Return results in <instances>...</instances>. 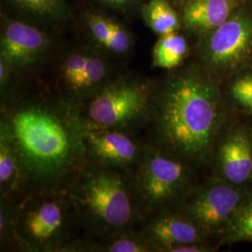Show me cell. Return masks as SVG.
<instances>
[{
    "label": "cell",
    "instance_id": "1",
    "mask_svg": "<svg viewBox=\"0 0 252 252\" xmlns=\"http://www.w3.org/2000/svg\"><path fill=\"white\" fill-rule=\"evenodd\" d=\"M0 101V128L17 154L25 194L68 189L87 162L80 109L51 87H29L27 81Z\"/></svg>",
    "mask_w": 252,
    "mask_h": 252
},
{
    "label": "cell",
    "instance_id": "2",
    "mask_svg": "<svg viewBox=\"0 0 252 252\" xmlns=\"http://www.w3.org/2000/svg\"><path fill=\"white\" fill-rule=\"evenodd\" d=\"M219 84L197 63L156 83L148 143L194 167L209 162L225 125L227 105Z\"/></svg>",
    "mask_w": 252,
    "mask_h": 252
},
{
    "label": "cell",
    "instance_id": "3",
    "mask_svg": "<svg viewBox=\"0 0 252 252\" xmlns=\"http://www.w3.org/2000/svg\"><path fill=\"white\" fill-rule=\"evenodd\" d=\"M68 192L86 239L129 233L142 222L130 172L87 161Z\"/></svg>",
    "mask_w": 252,
    "mask_h": 252
},
{
    "label": "cell",
    "instance_id": "4",
    "mask_svg": "<svg viewBox=\"0 0 252 252\" xmlns=\"http://www.w3.org/2000/svg\"><path fill=\"white\" fill-rule=\"evenodd\" d=\"M13 203L18 251L65 252L80 239L81 225L68 189L29 192Z\"/></svg>",
    "mask_w": 252,
    "mask_h": 252
},
{
    "label": "cell",
    "instance_id": "5",
    "mask_svg": "<svg viewBox=\"0 0 252 252\" xmlns=\"http://www.w3.org/2000/svg\"><path fill=\"white\" fill-rule=\"evenodd\" d=\"M156 83L144 77L118 74L80 109L85 125L122 130L130 134L150 123Z\"/></svg>",
    "mask_w": 252,
    "mask_h": 252
},
{
    "label": "cell",
    "instance_id": "6",
    "mask_svg": "<svg viewBox=\"0 0 252 252\" xmlns=\"http://www.w3.org/2000/svg\"><path fill=\"white\" fill-rule=\"evenodd\" d=\"M193 167L147 142L139 161L130 172L142 221L159 211L180 205L193 186Z\"/></svg>",
    "mask_w": 252,
    "mask_h": 252
},
{
    "label": "cell",
    "instance_id": "7",
    "mask_svg": "<svg viewBox=\"0 0 252 252\" xmlns=\"http://www.w3.org/2000/svg\"><path fill=\"white\" fill-rule=\"evenodd\" d=\"M198 65L217 81L252 64V18L239 12L202 36Z\"/></svg>",
    "mask_w": 252,
    "mask_h": 252
},
{
    "label": "cell",
    "instance_id": "8",
    "mask_svg": "<svg viewBox=\"0 0 252 252\" xmlns=\"http://www.w3.org/2000/svg\"><path fill=\"white\" fill-rule=\"evenodd\" d=\"M56 54L48 28L22 19L2 15L0 60L4 61L20 81H27Z\"/></svg>",
    "mask_w": 252,
    "mask_h": 252
},
{
    "label": "cell",
    "instance_id": "9",
    "mask_svg": "<svg viewBox=\"0 0 252 252\" xmlns=\"http://www.w3.org/2000/svg\"><path fill=\"white\" fill-rule=\"evenodd\" d=\"M247 192L216 177L193 185L178 206L207 235L223 234Z\"/></svg>",
    "mask_w": 252,
    "mask_h": 252
},
{
    "label": "cell",
    "instance_id": "10",
    "mask_svg": "<svg viewBox=\"0 0 252 252\" xmlns=\"http://www.w3.org/2000/svg\"><path fill=\"white\" fill-rule=\"evenodd\" d=\"M81 136L87 161L127 172L135 167L147 145L134 134L85 124Z\"/></svg>",
    "mask_w": 252,
    "mask_h": 252
},
{
    "label": "cell",
    "instance_id": "11",
    "mask_svg": "<svg viewBox=\"0 0 252 252\" xmlns=\"http://www.w3.org/2000/svg\"><path fill=\"white\" fill-rule=\"evenodd\" d=\"M215 176L240 187L252 180V133L243 125L223 128L212 158Z\"/></svg>",
    "mask_w": 252,
    "mask_h": 252
},
{
    "label": "cell",
    "instance_id": "12",
    "mask_svg": "<svg viewBox=\"0 0 252 252\" xmlns=\"http://www.w3.org/2000/svg\"><path fill=\"white\" fill-rule=\"evenodd\" d=\"M138 230L156 252H170L173 248L185 244L207 243L208 236L178 208L164 209L147 218Z\"/></svg>",
    "mask_w": 252,
    "mask_h": 252
},
{
    "label": "cell",
    "instance_id": "13",
    "mask_svg": "<svg viewBox=\"0 0 252 252\" xmlns=\"http://www.w3.org/2000/svg\"><path fill=\"white\" fill-rule=\"evenodd\" d=\"M238 0H186L181 20L189 31L204 36L230 18Z\"/></svg>",
    "mask_w": 252,
    "mask_h": 252
},
{
    "label": "cell",
    "instance_id": "14",
    "mask_svg": "<svg viewBox=\"0 0 252 252\" xmlns=\"http://www.w3.org/2000/svg\"><path fill=\"white\" fill-rule=\"evenodd\" d=\"M14 18L22 19L40 27H56L69 18L66 0H4Z\"/></svg>",
    "mask_w": 252,
    "mask_h": 252
},
{
    "label": "cell",
    "instance_id": "15",
    "mask_svg": "<svg viewBox=\"0 0 252 252\" xmlns=\"http://www.w3.org/2000/svg\"><path fill=\"white\" fill-rule=\"evenodd\" d=\"M25 194L17 154L4 129L0 128V199L16 202Z\"/></svg>",
    "mask_w": 252,
    "mask_h": 252
},
{
    "label": "cell",
    "instance_id": "16",
    "mask_svg": "<svg viewBox=\"0 0 252 252\" xmlns=\"http://www.w3.org/2000/svg\"><path fill=\"white\" fill-rule=\"evenodd\" d=\"M156 252L155 248L142 233L135 231L102 239L91 240L84 237L71 244L65 252Z\"/></svg>",
    "mask_w": 252,
    "mask_h": 252
},
{
    "label": "cell",
    "instance_id": "17",
    "mask_svg": "<svg viewBox=\"0 0 252 252\" xmlns=\"http://www.w3.org/2000/svg\"><path fill=\"white\" fill-rule=\"evenodd\" d=\"M140 12L145 24L159 36L180 29V19L170 0H149L141 5Z\"/></svg>",
    "mask_w": 252,
    "mask_h": 252
},
{
    "label": "cell",
    "instance_id": "18",
    "mask_svg": "<svg viewBox=\"0 0 252 252\" xmlns=\"http://www.w3.org/2000/svg\"><path fill=\"white\" fill-rule=\"evenodd\" d=\"M188 54L185 36L173 32L160 36L153 49V66L172 70L178 68Z\"/></svg>",
    "mask_w": 252,
    "mask_h": 252
},
{
    "label": "cell",
    "instance_id": "19",
    "mask_svg": "<svg viewBox=\"0 0 252 252\" xmlns=\"http://www.w3.org/2000/svg\"><path fill=\"white\" fill-rule=\"evenodd\" d=\"M85 27L92 45L95 50L110 56L113 38L117 29V20L99 12L90 11L85 14Z\"/></svg>",
    "mask_w": 252,
    "mask_h": 252
},
{
    "label": "cell",
    "instance_id": "20",
    "mask_svg": "<svg viewBox=\"0 0 252 252\" xmlns=\"http://www.w3.org/2000/svg\"><path fill=\"white\" fill-rule=\"evenodd\" d=\"M224 95L225 101L230 102L235 109L252 115V70L245 68L229 77Z\"/></svg>",
    "mask_w": 252,
    "mask_h": 252
},
{
    "label": "cell",
    "instance_id": "21",
    "mask_svg": "<svg viewBox=\"0 0 252 252\" xmlns=\"http://www.w3.org/2000/svg\"><path fill=\"white\" fill-rule=\"evenodd\" d=\"M223 234L226 242H252V192L236 208Z\"/></svg>",
    "mask_w": 252,
    "mask_h": 252
},
{
    "label": "cell",
    "instance_id": "22",
    "mask_svg": "<svg viewBox=\"0 0 252 252\" xmlns=\"http://www.w3.org/2000/svg\"><path fill=\"white\" fill-rule=\"evenodd\" d=\"M0 244L2 251L18 249L15 234V205L4 199H0Z\"/></svg>",
    "mask_w": 252,
    "mask_h": 252
},
{
    "label": "cell",
    "instance_id": "23",
    "mask_svg": "<svg viewBox=\"0 0 252 252\" xmlns=\"http://www.w3.org/2000/svg\"><path fill=\"white\" fill-rule=\"evenodd\" d=\"M94 1L110 9L126 11L135 8L136 5H138L140 0H94Z\"/></svg>",
    "mask_w": 252,
    "mask_h": 252
},
{
    "label": "cell",
    "instance_id": "24",
    "mask_svg": "<svg viewBox=\"0 0 252 252\" xmlns=\"http://www.w3.org/2000/svg\"><path fill=\"white\" fill-rule=\"evenodd\" d=\"M177 2H183V4H184V2L186 1V0H176Z\"/></svg>",
    "mask_w": 252,
    "mask_h": 252
}]
</instances>
